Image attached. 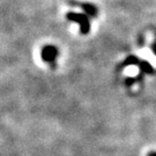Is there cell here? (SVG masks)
I'll list each match as a JSON object with an SVG mask.
<instances>
[{"label": "cell", "instance_id": "obj_1", "mask_svg": "<svg viewBox=\"0 0 156 156\" xmlns=\"http://www.w3.org/2000/svg\"><path fill=\"white\" fill-rule=\"evenodd\" d=\"M67 16L69 19H71V20L80 23V25H81V31L83 34H87V32H89L90 23H89V19L87 17V15L69 12V13H68Z\"/></svg>", "mask_w": 156, "mask_h": 156}, {"label": "cell", "instance_id": "obj_2", "mask_svg": "<svg viewBox=\"0 0 156 156\" xmlns=\"http://www.w3.org/2000/svg\"><path fill=\"white\" fill-rule=\"evenodd\" d=\"M82 7L85 9V11L88 13V14L90 15H93V16H95L96 14H97V9H96L94 6L91 5V4H83L82 5Z\"/></svg>", "mask_w": 156, "mask_h": 156}, {"label": "cell", "instance_id": "obj_3", "mask_svg": "<svg viewBox=\"0 0 156 156\" xmlns=\"http://www.w3.org/2000/svg\"><path fill=\"white\" fill-rule=\"evenodd\" d=\"M149 156H156V153H151V154H149Z\"/></svg>", "mask_w": 156, "mask_h": 156}]
</instances>
